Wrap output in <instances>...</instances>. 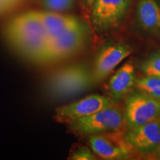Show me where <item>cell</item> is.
Instances as JSON below:
<instances>
[{
	"mask_svg": "<svg viewBox=\"0 0 160 160\" xmlns=\"http://www.w3.org/2000/svg\"><path fill=\"white\" fill-rule=\"evenodd\" d=\"M93 2H94V0H79L80 6H81V8L84 14L88 18Z\"/></svg>",
	"mask_w": 160,
	"mask_h": 160,
	"instance_id": "cell-18",
	"label": "cell"
},
{
	"mask_svg": "<svg viewBox=\"0 0 160 160\" xmlns=\"http://www.w3.org/2000/svg\"><path fill=\"white\" fill-rule=\"evenodd\" d=\"M139 69L146 76L160 77V51L152 53L139 64Z\"/></svg>",
	"mask_w": 160,
	"mask_h": 160,
	"instance_id": "cell-15",
	"label": "cell"
},
{
	"mask_svg": "<svg viewBox=\"0 0 160 160\" xmlns=\"http://www.w3.org/2000/svg\"><path fill=\"white\" fill-rule=\"evenodd\" d=\"M88 142L93 153L103 159H128L131 156V153L121 148L114 142L104 135L91 136Z\"/></svg>",
	"mask_w": 160,
	"mask_h": 160,
	"instance_id": "cell-13",
	"label": "cell"
},
{
	"mask_svg": "<svg viewBox=\"0 0 160 160\" xmlns=\"http://www.w3.org/2000/svg\"><path fill=\"white\" fill-rule=\"evenodd\" d=\"M123 115L126 129L145 125L160 117V99L137 89L128 96Z\"/></svg>",
	"mask_w": 160,
	"mask_h": 160,
	"instance_id": "cell-5",
	"label": "cell"
},
{
	"mask_svg": "<svg viewBox=\"0 0 160 160\" xmlns=\"http://www.w3.org/2000/svg\"><path fill=\"white\" fill-rule=\"evenodd\" d=\"M135 70L131 63L121 67L109 80L108 91L113 101H118L127 96L135 86Z\"/></svg>",
	"mask_w": 160,
	"mask_h": 160,
	"instance_id": "cell-11",
	"label": "cell"
},
{
	"mask_svg": "<svg viewBox=\"0 0 160 160\" xmlns=\"http://www.w3.org/2000/svg\"><path fill=\"white\" fill-rule=\"evenodd\" d=\"M131 48L125 44H112L103 47L97 53L91 70L95 84L108 77L112 71L131 53Z\"/></svg>",
	"mask_w": 160,
	"mask_h": 160,
	"instance_id": "cell-9",
	"label": "cell"
},
{
	"mask_svg": "<svg viewBox=\"0 0 160 160\" xmlns=\"http://www.w3.org/2000/svg\"><path fill=\"white\" fill-rule=\"evenodd\" d=\"M74 0H42V7L49 11L63 13L72 8Z\"/></svg>",
	"mask_w": 160,
	"mask_h": 160,
	"instance_id": "cell-16",
	"label": "cell"
},
{
	"mask_svg": "<svg viewBox=\"0 0 160 160\" xmlns=\"http://www.w3.org/2000/svg\"><path fill=\"white\" fill-rule=\"evenodd\" d=\"M132 0H94L89 19L97 31L117 27L127 14Z\"/></svg>",
	"mask_w": 160,
	"mask_h": 160,
	"instance_id": "cell-6",
	"label": "cell"
},
{
	"mask_svg": "<svg viewBox=\"0 0 160 160\" xmlns=\"http://www.w3.org/2000/svg\"><path fill=\"white\" fill-rule=\"evenodd\" d=\"M111 98L99 94H91L57 108L53 119L57 122L68 125L82 118L88 117L105 108L114 105Z\"/></svg>",
	"mask_w": 160,
	"mask_h": 160,
	"instance_id": "cell-7",
	"label": "cell"
},
{
	"mask_svg": "<svg viewBox=\"0 0 160 160\" xmlns=\"http://www.w3.org/2000/svg\"><path fill=\"white\" fill-rule=\"evenodd\" d=\"M25 1L26 0H5L11 13L22 6Z\"/></svg>",
	"mask_w": 160,
	"mask_h": 160,
	"instance_id": "cell-19",
	"label": "cell"
},
{
	"mask_svg": "<svg viewBox=\"0 0 160 160\" xmlns=\"http://www.w3.org/2000/svg\"><path fill=\"white\" fill-rule=\"evenodd\" d=\"M124 137L133 152L152 156L160 145V117L134 128L126 129Z\"/></svg>",
	"mask_w": 160,
	"mask_h": 160,
	"instance_id": "cell-8",
	"label": "cell"
},
{
	"mask_svg": "<svg viewBox=\"0 0 160 160\" xmlns=\"http://www.w3.org/2000/svg\"><path fill=\"white\" fill-rule=\"evenodd\" d=\"M137 19L142 28L160 36V6L155 0H140L137 7Z\"/></svg>",
	"mask_w": 160,
	"mask_h": 160,
	"instance_id": "cell-12",
	"label": "cell"
},
{
	"mask_svg": "<svg viewBox=\"0 0 160 160\" xmlns=\"http://www.w3.org/2000/svg\"><path fill=\"white\" fill-rule=\"evenodd\" d=\"M69 159L72 160H93L97 158L89 148L81 147L73 151Z\"/></svg>",
	"mask_w": 160,
	"mask_h": 160,
	"instance_id": "cell-17",
	"label": "cell"
},
{
	"mask_svg": "<svg viewBox=\"0 0 160 160\" xmlns=\"http://www.w3.org/2000/svg\"><path fill=\"white\" fill-rule=\"evenodd\" d=\"M67 125L72 133L81 137L102 135L126 129L123 111L115 104Z\"/></svg>",
	"mask_w": 160,
	"mask_h": 160,
	"instance_id": "cell-4",
	"label": "cell"
},
{
	"mask_svg": "<svg viewBox=\"0 0 160 160\" xmlns=\"http://www.w3.org/2000/svg\"><path fill=\"white\" fill-rule=\"evenodd\" d=\"M94 85L91 70L78 63L53 71L48 77L45 88L53 99L65 101L83 94Z\"/></svg>",
	"mask_w": 160,
	"mask_h": 160,
	"instance_id": "cell-2",
	"label": "cell"
},
{
	"mask_svg": "<svg viewBox=\"0 0 160 160\" xmlns=\"http://www.w3.org/2000/svg\"><path fill=\"white\" fill-rule=\"evenodd\" d=\"M152 156H153V157H154L156 159H160V145H159V147L158 148V149H157V151L155 152L154 153H153V155Z\"/></svg>",
	"mask_w": 160,
	"mask_h": 160,
	"instance_id": "cell-21",
	"label": "cell"
},
{
	"mask_svg": "<svg viewBox=\"0 0 160 160\" xmlns=\"http://www.w3.org/2000/svg\"><path fill=\"white\" fill-rule=\"evenodd\" d=\"M35 11L48 39L84 25L81 19L74 16L45 10Z\"/></svg>",
	"mask_w": 160,
	"mask_h": 160,
	"instance_id": "cell-10",
	"label": "cell"
},
{
	"mask_svg": "<svg viewBox=\"0 0 160 160\" xmlns=\"http://www.w3.org/2000/svg\"><path fill=\"white\" fill-rule=\"evenodd\" d=\"M88 39V29L85 24L49 38L40 64H54L77 55L85 49Z\"/></svg>",
	"mask_w": 160,
	"mask_h": 160,
	"instance_id": "cell-3",
	"label": "cell"
},
{
	"mask_svg": "<svg viewBox=\"0 0 160 160\" xmlns=\"http://www.w3.org/2000/svg\"><path fill=\"white\" fill-rule=\"evenodd\" d=\"M3 35L19 55L28 61L41 63L48 38L35 11L12 17L4 26Z\"/></svg>",
	"mask_w": 160,
	"mask_h": 160,
	"instance_id": "cell-1",
	"label": "cell"
},
{
	"mask_svg": "<svg viewBox=\"0 0 160 160\" xmlns=\"http://www.w3.org/2000/svg\"><path fill=\"white\" fill-rule=\"evenodd\" d=\"M10 13L11 12L5 0H0V17Z\"/></svg>",
	"mask_w": 160,
	"mask_h": 160,
	"instance_id": "cell-20",
	"label": "cell"
},
{
	"mask_svg": "<svg viewBox=\"0 0 160 160\" xmlns=\"http://www.w3.org/2000/svg\"><path fill=\"white\" fill-rule=\"evenodd\" d=\"M136 89L160 99V77L146 76L136 80Z\"/></svg>",
	"mask_w": 160,
	"mask_h": 160,
	"instance_id": "cell-14",
	"label": "cell"
}]
</instances>
